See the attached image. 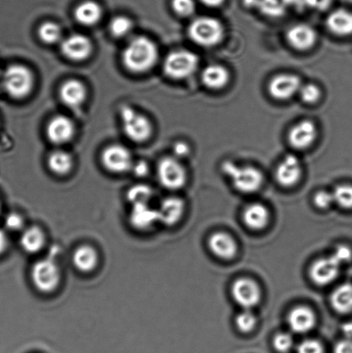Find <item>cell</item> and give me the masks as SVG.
Masks as SVG:
<instances>
[{
    "mask_svg": "<svg viewBox=\"0 0 352 353\" xmlns=\"http://www.w3.org/2000/svg\"><path fill=\"white\" fill-rule=\"evenodd\" d=\"M158 52L156 45L147 37H138L130 41L123 54L124 65L136 74L150 70L156 64Z\"/></svg>",
    "mask_w": 352,
    "mask_h": 353,
    "instance_id": "obj_1",
    "label": "cell"
},
{
    "mask_svg": "<svg viewBox=\"0 0 352 353\" xmlns=\"http://www.w3.org/2000/svg\"><path fill=\"white\" fill-rule=\"evenodd\" d=\"M222 171L232 181L234 188L243 193H253L261 188L264 176L258 169L251 165H237L227 161Z\"/></svg>",
    "mask_w": 352,
    "mask_h": 353,
    "instance_id": "obj_2",
    "label": "cell"
},
{
    "mask_svg": "<svg viewBox=\"0 0 352 353\" xmlns=\"http://www.w3.org/2000/svg\"><path fill=\"white\" fill-rule=\"evenodd\" d=\"M188 32L195 43L203 47H213L222 40L224 27L219 20L210 17H201L193 21Z\"/></svg>",
    "mask_w": 352,
    "mask_h": 353,
    "instance_id": "obj_3",
    "label": "cell"
},
{
    "mask_svg": "<svg viewBox=\"0 0 352 353\" xmlns=\"http://www.w3.org/2000/svg\"><path fill=\"white\" fill-rule=\"evenodd\" d=\"M3 85L6 92L12 98H25L33 89L32 72L23 65H10L3 72Z\"/></svg>",
    "mask_w": 352,
    "mask_h": 353,
    "instance_id": "obj_4",
    "label": "cell"
},
{
    "mask_svg": "<svg viewBox=\"0 0 352 353\" xmlns=\"http://www.w3.org/2000/svg\"><path fill=\"white\" fill-rule=\"evenodd\" d=\"M124 133L136 143H144L149 139L153 128L149 119L141 115L129 105H124L120 110Z\"/></svg>",
    "mask_w": 352,
    "mask_h": 353,
    "instance_id": "obj_5",
    "label": "cell"
},
{
    "mask_svg": "<svg viewBox=\"0 0 352 353\" xmlns=\"http://www.w3.org/2000/svg\"><path fill=\"white\" fill-rule=\"evenodd\" d=\"M198 55L189 50H176L168 54L164 63L169 78L184 79L194 74L198 68Z\"/></svg>",
    "mask_w": 352,
    "mask_h": 353,
    "instance_id": "obj_6",
    "label": "cell"
},
{
    "mask_svg": "<svg viewBox=\"0 0 352 353\" xmlns=\"http://www.w3.org/2000/svg\"><path fill=\"white\" fill-rule=\"evenodd\" d=\"M33 285L43 293L53 292L61 282V272L56 263L50 259L36 262L31 270Z\"/></svg>",
    "mask_w": 352,
    "mask_h": 353,
    "instance_id": "obj_7",
    "label": "cell"
},
{
    "mask_svg": "<svg viewBox=\"0 0 352 353\" xmlns=\"http://www.w3.org/2000/svg\"><path fill=\"white\" fill-rule=\"evenodd\" d=\"M158 179L165 188L178 190L185 185L187 174L178 159L167 157L158 165Z\"/></svg>",
    "mask_w": 352,
    "mask_h": 353,
    "instance_id": "obj_8",
    "label": "cell"
},
{
    "mask_svg": "<svg viewBox=\"0 0 352 353\" xmlns=\"http://www.w3.org/2000/svg\"><path fill=\"white\" fill-rule=\"evenodd\" d=\"M102 162L103 167L113 174H124L133 167L130 150L119 144L112 145L103 151Z\"/></svg>",
    "mask_w": 352,
    "mask_h": 353,
    "instance_id": "obj_9",
    "label": "cell"
},
{
    "mask_svg": "<svg viewBox=\"0 0 352 353\" xmlns=\"http://www.w3.org/2000/svg\"><path fill=\"white\" fill-rule=\"evenodd\" d=\"M234 301L245 310H251L261 300V290L256 282L247 278L237 279L232 286Z\"/></svg>",
    "mask_w": 352,
    "mask_h": 353,
    "instance_id": "obj_10",
    "label": "cell"
},
{
    "mask_svg": "<svg viewBox=\"0 0 352 353\" xmlns=\"http://www.w3.org/2000/svg\"><path fill=\"white\" fill-rule=\"evenodd\" d=\"M301 88V79L298 75L284 74L271 79L268 91L275 99L287 100L299 92Z\"/></svg>",
    "mask_w": 352,
    "mask_h": 353,
    "instance_id": "obj_11",
    "label": "cell"
},
{
    "mask_svg": "<svg viewBox=\"0 0 352 353\" xmlns=\"http://www.w3.org/2000/svg\"><path fill=\"white\" fill-rule=\"evenodd\" d=\"M340 263L332 255L316 261L310 268V278L317 285H329L339 276Z\"/></svg>",
    "mask_w": 352,
    "mask_h": 353,
    "instance_id": "obj_12",
    "label": "cell"
},
{
    "mask_svg": "<svg viewBox=\"0 0 352 353\" xmlns=\"http://www.w3.org/2000/svg\"><path fill=\"white\" fill-rule=\"evenodd\" d=\"M92 51L91 40L81 34H74L62 41L61 52L69 60L74 61H85Z\"/></svg>",
    "mask_w": 352,
    "mask_h": 353,
    "instance_id": "obj_13",
    "label": "cell"
},
{
    "mask_svg": "<svg viewBox=\"0 0 352 353\" xmlns=\"http://www.w3.org/2000/svg\"><path fill=\"white\" fill-rule=\"evenodd\" d=\"M75 127L70 119L65 116H56L50 120L47 128L48 140L54 144L69 143L74 137Z\"/></svg>",
    "mask_w": 352,
    "mask_h": 353,
    "instance_id": "obj_14",
    "label": "cell"
},
{
    "mask_svg": "<svg viewBox=\"0 0 352 353\" xmlns=\"http://www.w3.org/2000/svg\"><path fill=\"white\" fill-rule=\"evenodd\" d=\"M317 131L315 124L309 120L296 124L289 133V143L296 150H306L315 143Z\"/></svg>",
    "mask_w": 352,
    "mask_h": 353,
    "instance_id": "obj_15",
    "label": "cell"
},
{
    "mask_svg": "<svg viewBox=\"0 0 352 353\" xmlns=\"http://www.w3.org/2000/svg\"><path fill=\"white\" fill-rule=\"evenodd\" d=\"M302 174L301 161L295 155L289 154L279 164L276 178L281 185L291 187L298 183Z\"/></svg>",
    "mask_w": 352,
    "mask_h": 353,
    "instance_id": "obj_16",
    "label": "cell"
},
{
    "mask_svg": "<svg viewBox=\"0 0 352 353\" xmlns=\"http://www.w3.org/2000/svg\"><path fill=\"white\" fill-rule=\"evenodd\" d=\"M158 223L165 226H174L181 219L185 212V203L176 196L167 197L157 208Z\"/></svg>",
    "mask_w": 352,
    "mask_h": 353,
    "instance_id": "obj_17",
    "label": "cell"
},
{
    "mask_svg": "<svg viewBox=\"0 0 352 353\" xmlns=\"http://www.w3.org/2000/svg\"><path fill=\"white\" fill-rule=\"evenodd\" d=\"M131 226L137 230H147L158 223L157 209L149 203L134 204L130 213Z\"/></svg>",
    "mask_w": 352,
    "mask_h": 353,
    "instance_id": "obj_18",
    "label": "cell"
},
{
    "mask_svg": "<svg viewBox=\"0 0 352 353\" xmlns=\"http://www.w3.org/2000/svg\"><path fill=\"white\" fill-rule=\"evenodd\" d=\"M289 43L298 50H308L316 43L317 34L311 26L298 24L291 28L286 34Z\"/></svg>",
    "mask_w": 352,
    "mask_h": 353,
    "instance_id": "obj_19",
    "label": "cell"
},
{
    "mask_svg": "<svg viewBox=\"0 0 352 353\" xmlns=\"http://www.w3.org/2000/svg\"><path fill=\"white\" fill-rule=\"evenodd\" d=\"M289 326L296 334H306L315 326V313L308 307L299 306L291 310L288 317Z\"/></svg>",
    "mask_w": 352,
    "mask_h": 353,
    "instance_id": "obj_20",
    "label": "cell"
},
{
    "mask_svg": "<svg viewBox=\"0 0 352 353\" xmlns=\"http://www.w3.org/2000/svg\"><path fill=\"white\" fill-rule=\"evenodd\" d=\"M60 96L65 105L75 109L85 101L87 92L83 83L76 79H70L62 85Z\"/></svg>",
    "mask_w": 352,
    "mask_h": 353,
    "instance_id": "obj_21",
    "label": "cell"
},
{
    "mask_svg": "<svg viewBox=\"0 0 352 353\" xmlns=\"http://www.w3.org/2000/svg\"><path fill=\"white\" fill-rule=\"evenodd\" d=\"M208 244L210 251L220 259H233L237 252L236 241L226 233L219 232L212 234L209 239Z\"/></svg>",
    "mask_w": 352,
    "mask_h": 353,
    "instance_id": "obj_22",
    "label": "cell"
},
{
    "mask_svg": "<svg viewBox=\"0 0 352 353\" xmlns=\"http://www.w3.org/2000/svg\"><path fill=\"white\" fill-rule=\"evenodd\" d=\"M229 70L222 65H209L202 72L203 85L209 89H222L229 84Z\"/></svg>",
    "mask_w": 352,
    "mask_h": 353,
    "instance_id": "obj_23",
    "label": "cell"
},
{
    "mask_svg": "<svg viewBox=\"0 0 352 353\" xmlns=\"http://www.w3.org/2000/svg\"><path fill=\"white\" fill-rule=\"evenodd\" d=\"M269 219H270V214L267 208L263 204L251 203L244 210V223L251 230H263L267 226Z\"/></svg>",
    "mask_w": 352,
    "mask_h": 353,
    "instance_id": "obj_24",
    "label": "cell"
},
{
    "mask_svg": "<svg viewBox=\"0 0 352 353\" xmlns=\"http://www.w3.org/2000/svg\"><path fill=\"white\" fill-rule=\"evenodd\" d=\"M331 32L346 37L352 34V13L346 10H337L331 13L327 20Z\"/></svg>",
    "mask_w": 352,
    "mask_h": 353,
    "instance_id": "obj_25",
    "label": "cell"
},
{
    "mask_svg": "<svg viewBox=\"0 0 352 353\" xmlns=\"http://www.w3.org/2000/svg\"><path fill=\"white\" fill-rule=\"evenodd\" d=\"M103 15L101 6L92 0H86L79 5L74 16L79 23L85 26H92L98 23Z\"/></svg>",
    "mask_w": 352,
    "mask_h": 353,
    "instance_id": "obj_26",
    "label": "cell"
},
{
    "mask_svg": "<svg viewBox=\"0 0 352 353\" xmlns=\"http://www.w3.org/2000/svg\"><path fill=\"white\" fill-rule=\"evenodd\" d=\"M99 255L94 248L90 245H81L76 249L72 255V263L79 272H90L96 268Z\"/></svg>",
    "mask_w": 352,
    "mask_h": 353,
    "instance_id": "obj_27",
    "label": "cell"
},
{
    "mask_svg": "<svg viewBox=\"0 0 352 353\" xmlns=\"http://www.w3.org/2000/svg\"><path fill=\"white\" fill-rule=\"evenodd\" d=\"M45 234L41 228L31 227L23 231L20 238V245L28 254H37L43 249Z\"/></svg>",
    "mask_w": 352,
    "mask_h": 353,
    "instance_id": "obj_28",
    "label": "cell"
},
{
    "mask_svg": "<svg viewBox=\"0 0 352 353\" xmlns=\"http://www.w3.org/2000/svg\"><path fill=\"white\" fill-rule=\"evenodd\" d=\"M331 304L337 312L350 313L352 311V285L344 283L334 290L331 296Z\"/></svg>",
    "mask_w": 352,
    "mask_h": 353,
    "instance_id": "obj_29",
    "label": "cell"
},
{
    "mask_svg": "<svg viewBox=\"0 0 352 353\" xmlns=\"http://www.w3.org/2000/svg\"><path fill=\"white\" fill-rule=\"evenodd\" d=\"M48 168L55 174L65 175L72 170L74 160L70 154L65 151H54L48 160Z\"/></svg>",
    "mask_w": 352,
    "mask_h": 353,
    "instance_id": "obj_30",
    "label": "cell"
},
{
    "mask_svg": "<svg viewBox=\"0 0 352 353\" xmlns=\"http://www.w3.org/2000/svg\"><path fill=\"white\" fill-rule=\"evenodd\" d=\"M154 196V190L149 185L139 183L127 190V199L129 202L134 204L149 203Z\"/></svg>",
    "mask_w": 352,
    "mask_h": 353,
    "instance_id": "obj_31",
    "label": "cell"
},
{
    "mask_svg": "<svg viewBox=\"0 0 352 353\" xmlns=\"http://www.w3.org/2000/svg\"><path fill=\"white\" fill-rule=\"evenodd\" d=\"M289 6V0H258L257 6L265 15L275 17L284 15Z\"/></svg>",
    "mask_w": 352,
    "mask_h": 353,
    "instance_id": "obj_32",
    "label": "cell"
},
{
    "mask_svg": "<svg viewBox=\"0 0 352 353\" xmlns=\"http://www.w3.org/2000/svg\"><path fill=\"white\" fill-rule=\"evenodd\" d=\"M38 34L44 43L54 44L61 40V27L54 22L43 23L38 30Z\"/></svg>",
    "mask_w": 352,
    "mask_h": 353,
    "instance_id": "obj_33",
    "label": "cell"
},
{
    "mask_svg": "<svg viewBox=\"0 0 352 353\" xmlns=\"http://www.w3.org/2000/svg\"><path fill=\"white\" fill-rule=\"evenodd\" d=\"M133 29V23L129 17L118 16L114 17L110 23V33L113 37L121 38L126 37Z\"/></svg>",
    "mask_w": 352,
    "mask_h": 353,
    "instance_id": "obj_34",
    "label": "cell"
},
{
    "mask_svg": "<svg viewBox=\"0 0 352 353\" xmlns=\"http://www.w3.org/2000/svg\"><path fill=\"white\" fill-rule=\"evenodd\" d=\"M333 194L334 202L339 204L343 209H352V185L337 186Z\"/></svg>",
    "mask_w": 352,
    "mask_h": 353,
    "instance_id": "obj_35",
    "label": "cell"
},
{
    "mask_svg": "<svg viewBox=\"0 0 352 353\" xmlns=\"http://www.w3.org/2000/svg\"><path fill=\"white\" fill-rule=\"evenodd\" d=\"M236 323L242 333H250L256 327L257 317L251 310H245L236 316Z\"/></svg>",
    "mask_w": 352,
    "mask_h": 353,
    "instance_id": "obj_36",
    "label": "cell"
},
{
    "mask_svg": "<svg viewBox=\"0 0 352 353\" xmlns=\"http://www.w3.org/2000/svg\"><path fill=\"white\" fill-rule=\"evenodd\" d=\"M299 93L302 101L307 103L318 102L320 97H322V91H320L319 86L315 84L302 85Z\"/></svg>",
    "mask_w": 352,
    "mask_h": 353,
    "instance_id": "obj_37",
    "label": "cell"
},
{
    "mask_svg": "<svg viewBox=\"0 0 352 353\" xmlns=\"http://www.w3.org/2000/svg\"><path fill=\"white\" fill-rule=\"evenodd\" d=\"M172 8L178 15L189 17L194 13L196 3L194 0H172Z\"/></svg>",
    "mask_w": 352,
    "mask_h": 353,
    "instance_id": "obj_38",
    "label": "cell"
},
{
    "mask_svg": "<svg viewBox=\"0 0 352 353\" xmlns=\"http://www.w3.org/2000/svg\"><path fill=\"white\" fill-rule=\"evenodd\" d=\"M293 344L294 341L291 335L286 333L278 334L273 341L274 347L279 352H289L292 348Z\"/></svg>",
    "mask_w": 352,
    "mask_h": 353,
    "instance_id": "obj_39",
    "label": "cell"
},
{
    "mask_svg": "<svg viewBox=\"0 0 352 353\" xmlns=\"http://www.w3.org/2000/svg\"><path fill=\"white\" fill-rule=\"evenodd\" d=\"M298 353H324V348L320 342L310 339L298 345Z\"/></svg>",
    "mask_w": 352,
    "mask_h": 353,
    "instance_id": "obj_40",
    "label": "cell"
},
{
    "mask_svg": "<svg viewBox=\"0 0 352 353\" xmlns=\"http://www.w3.org/2000/svg\"><path fill=\"white\" fill-rule=\"evenodd\" d=\"M315 205L319 209L327 210L329 209L334 202V197L333 192H319L316 193L315 199H313Z\"/></svg>",
    "mask_w": 352,
    "mask_h": 353,
    "instance_id": "obj_41",
    "label": "cell"
},
{
    "mask_svg": "<svg viewBox=\"0 0 352 353\" xmlns=\"http://www.w3.org/2000/svg\"><path fill=\"white\" fill-rule=\"evenodd\" d=\"M24 221L23 217L17 213H10L6 217L5 226L10 231L17 232L23 230Z\"/></svg>",
    "mask_w": 352,
    "mask_h": 353,
    "instance_id": "obj_42",
    "label": "cell"
},
{
    "mask_svg": "<svg viewBox=\"0 0 352 353\" xmlns=\"http://www.w3.org/2000/svg\"><path fill=\"white\" fill-rule=\"evenodd\" d=\"M332 256L340 263V265H342L351 261L352 251L347 245H340L335 248Z\"/></svg>",
    "mask_w": 352,
    "mask_h": 353,
    "instance_id": "obj_43",
    "label": "cell"
},
{
    "mask_svg": "<svg viewBox=\"0 0 352 353\" xmlns=\"http://www.w3.org/2000/svg\"><path fill=\"white\" fill-rule=\"evenodd\" d=\"M131 170L133 171L134 174L136 176H139V178H143V176H146L149 172V167L146 161H138L137 163L133 164L132 168Z\"/></svg>",
    "mask_w": 352,
    "mask_h": 353,
    "instance_id": "obj_44",
    "label": "cell"
},
{
    "mask_svg": "<svg viewBox=\"0 0 352 353\" xmlns=\"http://www.w3.org/2000/svg\"><path fill=\"white\" fill-rule=\"evenodd\" d=\"M189 152V147L187 143H184V141H178L176 143L174 146V153L177 158H185L188 157Z\"/></svg>",
    "mask_w": 352,
    "mask_h": 353,
    "instance_id": "obj_45",
    "label": "cell"
},
{
    "mask_svg": "<svg viewBox=\"0 0 352 353\" xmlns=\"http://www.w3.org/2000/svg\"><path fill=\"white\" fill-rule=\"evenodd\" d=\"M333 352L334 353H352V340L346 339L338 342Z\"/></svg>",
    "mask_w": 352,
    "mask_h": 353,
    "instance_id": "obj_46",
    "label": "cell"
},
{
    "mask_svg": "<svg viewBox=\"0 0 352 353\" xmlns=\"http://www.w3.org/2000/svg\"><path fill=\"white\" fill-rule=\"evenodd\" d=\"M333 0H308L307 1V6L311 7V8L317 10H326L329 8Z\"/></svg>",
    "mask_w": 352,
    "mask_h": 353,
    "instance_id": "obj_47",
    "label": "cell"
},
{
    "mask_svg": "<svg viewBox=\"0 0 352 353\" xmlns=\"http://www.w3.org/2000/svg\"><path fill=\"white\" fill-rule=\"evenodd\" d=\"M8 237L3 230H0V255L3 254L8 248Z\"/></svg>",
    "mask_w": 352,
    "mask_h": 353,
    "instance_id": "obj_48",
    "label": "cell"
},
{
    "mask_svg": "<svg viewBox=\"0 0 352 353\" xmlns=\"http://www.w3.org/2000/svg\"><path fill=\"white\" fill-rule=\"evenodd\" d=\"M342 332L346 339L352 340V323H344L342 326Z\"/></svg>",
    "mask_w": 352,
    "mask_h": 353,
    "instance_id": "obj_49",
    "label": "cell"
},
{
    "mask_svg": "<svg viewBox=\"0 0 352 353\" xmlns=\"http://www.w3.org/2000/svg\"><path fill=\"white\" fill-rule=\"evenodd\" d=\"M201 2L209 7H218L222 6L225 0H201Z\"/></svg>",
    "mask_w": 352,
    "mask_h": 353,
    "instance_id": "obj_50",
    "label": "cell"
},
{
    "mask_svg": "<svg viewBox=\"0 0 352 353\" xmlns=\"http://www.w3.org/2000/svg\"><path fill=\"white\" fill-rule=\"evenodd\" d=\"M307 1H308V0H289L291 6L294 5L298 7L307 6Z\"/></svg>",
    "mask_w": 352,
    "mask_h": 353,
    "instance_id": "obj_51",
    "label": "cell"
},
{
    "mask_svg": "<svg viewBox=\"0 0 352 353\" xmlns=\"http://www.w3.org/2000/svg\"><path fill=\"white\" fill-rule=\"evenodd\" d=\"M0 209H1V206H0Z\"/></svg>",
    "mask_w": 352,
    "mask_h": 353,
    "instance_id": "obj_52",
    "label": "cell"
}]
</instances>
